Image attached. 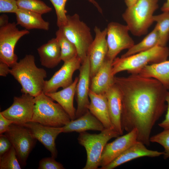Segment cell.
I'll return each mask as SVG.
<instances>
[{
  "label": "cell",
  "instance_id": "obj_33",
  "mask_svg": "<svg viewBox=\"0 0 169 169\" xmlns=\"http://www.w3.org/2000/svg\"><path fill=\"white\" fill-rule=\"evenodd\" d=\"M55 158L51 157H46L42 159L39 162V169H64L63 165L57 161Z\"/></svg>",
  "mask_w": 169,
  "mask_h": 169
},
{
  "label": "cell",
  "instance_id": "obj_17",
  "mask_svg": "<svg viewBox=\"0 0 169 169\" xmlns=\"http://www.w3.org/2000/svg\"><path fill=\"white\" fill-rule=\"evenodd\" d=\"M145 144L137 141L113 161L100 169H113L134 159L142 157H156L164 154L160 152L147 149Z\"/></svg>",
  "mask_w": 169,
  "mask_h": 169
},
{
  "label": "cell",
  "instance_id": "obj_32",
  "mask_svg": "<svg viewBox=\"0 0 169 169\" xmlns=\"http://www.w3.org/2000/svg\"><path fill=\"white\" fill-rule=\"evenodd\" d=\"M150 141L161 145L164 149V158H169V129H164L162 132L150 137Z\"/></svg>",
  "mask_w": 169,
  "mask_h": 169
},
{
  "label": "cell",
  "instance_id": "obj_29",
  "mask_svg": "<svg viewBox=\"0 0 169 169\" xmlns=\"http://www.w3.org/2000/svg\"><path fill=\"white\" fill-rule=\"evenodd\" d=\"M68 0H49L55 11L57 17V25L59 28L65 25L67 21V11L65 6ZM92 3L100 13H102V9L95 0H87Z\"/></svg>",
  "mask_w": 169,
  "mask_h": 169
},
{
  "label": "cell",
  "instance_id": "obj_4",
  "mask_svg": "<svg viewBox=\"0 0 169 169\" xmlns=\"http://www.w3.org/2000/svg\"><path fill=\"white\" fill-rule=\"evenodd\" d=\"M158 8V0H138L122 14L129 31L140 37L146 34L154 22V13Z\"/></svg>",
  "mask_w": 169,
  "mask_h": 169
},
{
  "label": "cell",
  "instance_id": "obj_1",
  "mask_svg": "<svg viewBox=\"0 0 169 169\" xmlns=\"http://www.w3.org/2000/svg\"><path fill=\"white\" fill-rule=\"evenodd\" d=\"M114 82L121 96L123 131L136 129L137 141L149 146L151 130L166 110L168 90L157 80L138 74L115 76Z\"/></svg>",
  "mask_w": 169,
  "mask_h": 169
},
{
  "label": "cell",
  "instance_id": "obj_13",
  "mask_svg": "<svg viewBox=\"0 0 169 169\" xmlns=\"http://www.w3.org/2000/svg\"><path fill=\"white\" fill-rule=\"evenodd\" d=\"M90 64L89 56L81 64L79 70L75 95L77 106L76 117L78 118L88 110L90 102L89 94L91 81Z\"/></svg>",
  "mask_w": 169,
  "mask_h": 169
},
{
  "label": "cell",
  "instance_id": "obj_28",
  "mask_svg": "<svg viewBox=\"0 0 169 169\" xmlns=\"http://www.w3.org/2000/svg\"><path fill=\"white\" fill-rule=\"evenodd\" d=\"M154 22H156L159 36V45L166 46L169 39V11L163 12L161 14L154 15Z\"/></svg>",
  "mask_w": 169,
  "mask_h": 169
},
{
  "label": "cell",
  "instance_id": "obj_15",
  "mask_svg": "<svg viewBox=\"0 0 169 169\" xmlns=\"http://www.w3.org/2000/svg\"><path fill=\"white\" fill-rule=\"evenodd\" d=\"M137 130L134 129L126 134L119 136L112 142L107 143L101 154L100 169L110 163L137 141Z\"/></svg>",
  "mask_w": 169,
  "mask_h": 169
},
{
  "label": "cell",
  "instance_id": "obj_39",
  "mask_svg": "<svg viewBox=\"0 0 169 169\" xmlns=\"http://www.w3.org/2000/svg\"><path fill=\"white\" fill-rule=\"evenodd\" d=\"M8 16L5 14L0 16V27L4 26L9 23Z\"/></svg>",
  "mask_w": 169,
  "mask_h": 169
},
{
  "label": "cell",
  "instance_id": "obj_25",
  "mask_svg": "<svg viewBox=\"0 0 169 169\" xmlns=\"http://www.w3.org/2000/svg\"><path fill=\"white\" fill-rule=\"evenodd\" d=\"M137 74L145 77L155 79L169 90V60L148 65Z\"/></svg>",
  "mask_w": 169,
  "mask_h": 169
},
{
  "label": "cell",
  "instance_id": "obj_23",
  "mask_svg": "<svg viewBox=\"0 0 169 169\" xmlns=\"http://www.w3.org/2000/svg\"><path fill=\"white\" fill-rule=\"evenodd\" d=\"M37 51L41 65L47 68H54L61 60L60 47L56 38L40 46Z\"/></svg>",
  "mask_w": 169,
  "mask_h": 169
},
{
  "label": "cell",
  "instance_id": "obj_31",
  "mask_svg": "<svg viewBox=\"0 0 169 169\" xmlns=\"http://www.w3.org/2000/svg\"><path fill=\"white\" fill-rule=\"evenodd\" d=\"M21 168L16 151L13 146L8 151L0 156V169Z\"/></svg>",
  "mask_w": 169,
  "mask_h": 169
},
{
  "label": "cell",
  "instance_id": "obj_21",
  "mask_svg": "<svg viewBox=\"0 0 169 169\" xmlns=\"http://www.w3.org/2000/svg\"><path fill=\"white\" fill-rule=\"evenodd\" d=\"M63 133L81 132L88 130L103 131L105 128L102 123L88 110L80 117L62 127Z\"/></svg>",
  "mask_w": 169,
  "mask_h": 169
},
{
  "label": "cell",
  "instance_id": "obj_7",
  "mask_svg": "<svg viewBox=\"0 0 169 169\" xmlns=\"http://www.w3.org/2000/svg\"><path fill=\"white\" fill-rule=\"evenodd\" d=\"M60 28L66 37L75 46L78 56L82 64L87 57L94 40L90 28L80 20L77 13L67 15L66 24Z\"/></svg>",
  "mask_w": 169,
  "mask_h": 169
},
{
  "label": "cell",
  "instance_id": "obj_36",
  "mask_svg": "<svg viewBox=\"0 0 169 169\" xmlns=\"http://www.w3.org/2000/svg\"><path fill=\"white\" fill-rule=\"evenodd\" d=\"M167 105V112L165 119L158 124L159 126L164 129H169V92L168 91L166 98Z\"/></svg>",
  "mask_w": 169,
  "mask_h": 169
},
{
  "label": "cell",
  "instance_id": "obj_30",
  "mask_svg": "<svg viewBox=\"0 0 169 169\" xmlns=\"http://www.w3.org/2000/svg\"><path fill=\"white\" fill-rule=\"evenodd\" d=\"M19 8L23 9L41 15L52 11V8L40 0H16Z\"/></svg>",
  "mask_w": 169,
  "mask_h": 169
},
{
  "label": "cell",
  "instance_id": "obj_34",
  "mask_svg": "<svg viewBox=\"0 0 169 169\" xmlns=\"http://www.w3.org/2000/svg\"><path fill=\"white\" fill-rule=\"evenodd\" d=\"M16 0H0L1 13H15L18 9Z\"/></svg>",
  "mask_w": 169,
  "mask_h": 169
},
{
  "label": "cell",
  "instance_id": "obj_14",
  "mask_svg": "<svg viewBox=\"0 0 169 169\" xmlns=\"http://www.w3.org/2000/svg\"><path fill=\"white\" fill-rule=\"evenodd\" d=\"M94 31L95 37L88 55L90 64L91 79L95 75L104 62L108 49L106 28L101 30L97 26H95Z\"/></svg>",
  "mask_w": 169,
  "mask_h": 169
},
{
  "label": "cell",
  "instance_id": "obj_11",
  "mask_svg": "<svg viewBox=\"0 0 169 169\" xmlns=\"http://www.w3.org/2000/svg\"><path fill=\"white\" fill-rule=\"evenodd\" d=\"M34 98L33 96L25 94H23L20 96H15L12 104L0 113L13 123L23 125L32 120Z\"/></svg>",
  "mask_w": 169,
  "mask_h": 169
},
{
  "label": "cell",
  "instance_id": "obj_35",
  "mask_svg": "<svg viewBox=\"0 0 169 169\" xmlns=\"http://www.w3.org/2000/svg\"><path fill=\"white\" fill-rule=\"evenodd\" d=\"M12 145L8 137L4 134L0 136V156L8 151Z\"/></svg>",
  "mask_w": 169,
  "mask_h": 169
},
{
  "label": "cell",
  "instance_id": "obj_40",
  "mask_svg": "<svg viewBox=\"0 0 169 169\" xmlns=\"http://www.w3.org/2000/svg\"><path fill=\"white\" fill-rule=\"evenodd\" d=\"M162 12L169 11V0H166L163 4L161 8Z\"/></svg>",
  "mask_w": 169,
  "mask_h": 169
},
{
  "label": "cell",
  "instance_id": "obj_16",
  "mask_svg": "<svg viewBox=\"0 0 169 169\" xmlns=\"http://www.w3.org/2000/svg\"><path fill=\"white\" fill-rule=\"evenodd\" d=\"M22 125L30 130L34 137L50 152L51 156L55 158H57L58 151L55 140L58 136L63 133L62 127L49 126L32 121Z\"/></svg>",
  "mask_w": 169,
  "mask_h": 169
},
{
  "label": "cell",
  "instance_id": "obj_10",
  "mask_svg": "<svg viewBox=\"0 0 169 169\" xmlns=\"http://www.w3.org/2000/svg\"><path fill=\"white\" fill-rule=\"evenodd\" d=\"M106 28L108 49L106 59L113 61L121 51L129 49L135 44L129 34L130 31L126 25L111 22Z\"/></svg>",
  "mask_w": 169,
  "mask_h": 169
},
{
  "label": "cell",
  "instance_id": "obj_12",
  "mask_svg": "<svg viewBox=\"0 0 169 169\" xmlns=\"http://www.w3.org/2000/svg\"><path fill=\"white\" fill-rule=\"evenodd\" d=\"M81 64V59L78 56L64 62L50 79L45 81L43 92L45 94L54 92L60 88L63 89L70 85L73 82L74 73L79 70Z\"/></svg>",
  "mask_w": 169,
  "mask_h": 169
},
{
  "label": "cell",
  "instance_id": "obj_20",
  "mask_svg": "<svg viewBox=\"0 0 169 169\" xmlns=\"http://www.w3.org/2000/svg\"><path fill=\"white\" fill-rule=\"evenodd\" d=\"M89 96L90 101L88 106V110L102 123L105 129H114L110 119L105 95L97 94L90 90Z\"/></svg>",
  "mask_w": 169,
  "mask_h": 169
},
{
  "label": "cell",
  "instance_id": "obj_18",
  "mask_svg": "<svg viewBox=\"0 0 169 169\" xmlns=\"http://www.w3.org/2000/svg\"><path fill=\"white\" fill-rule=\"evenodd\" d=\"M110 121L113 129L120 135L123 134L121 124L122 98L120 90L115 83L105 94Z\"/></svg>",
  "mask_w": 169,
  "mask_h": 169
},
{
  "label": "cell",
  "instance_id": "obj_41",
  "mask_svg": "<svg viewBox=\"0 0 169 169\" xmlns=\"http://www.w3.org/2000/svg\"><path fill=\"white\" fill-rule=\"evenodd\" d=\"M138 0H125V2L127 8H129L133 5Z\"/></svg>",
  "mask_w": 169,
  "mask_h": 169
},
{
  "label": "cell",
  "instance_id": "obj_37",
  "mask_svg": "<svg viewBox=\"0 0 169 169\" xmlns=\"http://www.w3.org/2000/svg\"><path fill=\"white\" fill-rule=\"evenodd\" d=\"M13 122L8 119L0 112V134H3L6 132Z\"/></svg>",
  "mask_w": 169,
  "mask_h": 169
},
{
  "label": "cell",
  "instance_id": "obj_5",
  "mask_svg": "<svg viewBox=\"0 0 169 169\" xmlns=\"http://www.w3.org/2000/svg\"><path fill=\"white\" fill-rule=\"evenodd\" d=\"M33 113L31 121L54 127H62L71 120L62 107L43 92L34 97Z\"/></svg>",
  "mask_w": 169,
  "mask_h": 169
},
{
  "label": "cell",
  "instance_id": "obj_27",
  "mask_svg": "<svg viewBox=\"0 0 169 169\" xmlns=\"http://www.w3.org/2000/svg\"><path fill=\"white\" fill-rule=\"evenodd\" d=\"M55 34L60 47L61 60L64 62L78 56L75 46L66 37L61 28H59Z\"/></svg>",
  "mask_w": 169,
  "mask_h": 169
},
{
  "label": "cell",
  "instance_id": "obj_3",
  "mask_svg": "<svg viewBox=\"0 0 169 169\" xmlns=\"http://www.w3.org/2000/svg\"><path fill=\"white\" fill-rule=\"evenodd\" d=\"M169 49L166 46H156L150 49L125 57L116 58L112 63L114 76L124 71L137 74L146 66L161 62L167 59Z\"/></svg>",
  "mask_w": 169,
  "mask_h": 169
},
{
  "label": "cell",
  "instance_id": "obj_38",
  "mask_svg": "<svg viewBox=\"0 0 169 169\" xmlns=\"http://www.w3.org/2000/svg\"><path fill=\"white\" fill-rule=\"evenodd\" d=\"M10 67L7 64L0 62V75L3 77H6L10 74Z\"/></svg>",
  "mask_w": 169,
  "mask_h": 169
},
{
  "label": "cell",
  "instance_id": "obj_22",
  "mask_svg": "<svg viewBox=\"0 0 169 169\" xmlns=\"http://www.w3.org/2000/svg\"><path fill=\"white\" fill-rule=\"evenodd\" d=\"M78 79V77H76L71 84L60 91L45 94L59 103L71 120L76 119V110L74 107L73 101Z\"/></svg>",
  "mask_w": 169,
  "mask_h": 169
},
{
  "label": "cell",
  "instance_id": "obj_2",
  "mask_svg": "<svg viewBox=\"0 0 169 169\" xmlns=\"http://www.w3.org/2000/svg\"><path fill=\"white\" fill-rule=\"evenodd\" d=\"M11 68L10 74L20 84L23 94L35 97L43 92L47 73L36 65L33 55H26Z\"/></svg>",
  "mask_w": 169,
  "mask_h": 169
},
{
  "label": "cell",
  "instance_id": "obj_24",
  "mask_svg": "<svg viewBox=\"0 0 169 169\" xmlns=\"http://www.w3.org/2000/svg\"><path fill=\"white\" fill-rule=\"evenodd\" d=\"M16 24L28 30L39 29L48 30L49 23L44 20L41 14L34 12L19 8L15 13Z\"/></svg>",
  "mask_w": 169,
  "mask_h": 169
},
{
  "label": "cell",
  "instance_id": "obj_9",
  "mask_svg": "<svg viewBox=\"0 0 169 169\" xmlns=\"http://www.w3.org/2000/svg\"><path fill=\"white\" fill-rule=\"evenodd\" d=\"M14 148L20 164L25 166L36 139L30 130L23 125L12 124L4 133Z\"/></svg>",
  "mask_w": 169,
  "mask_h": 169
},
{
  "label": "cell",
  "instance_id": "obj_19",
  "mask_svg": "<svg viewBox=\"0 0 169 169\" xmlns=\"http://www.w3.org/2000/svg\"><path fill=\"white\" fill-rule=\"evenodd\" d=\"M113 61L105 59L95 75L91 79L90 90L98 94L104 95L115 84L112 73Z\"/></svg>",
  "mask_w": 169,
  "mask_h": 169
},
{
  "label": "cell",
  "instance_id": "obj_6",
  "mask_svg": "<svg viewBox=\"0 0 169 169\" xmlns=\"http://www.w3.org/2000/svg\"><path fill=\"white\" fill-rule=\"evenodd\" d=\"M119 135L114 129L105 128L98 134H91L86 131L79 133L78 142L84 147L87 154L86 163L83 169H98L105 145L110 139Z\"/></svg>",
  "mask_w": 169,
  "mask_h": 169
},
{
  "label": "cell",
  "instance_id": "obj_26",
  "mask_svg": "<svg viewBox=\"0 0 169 169\" xmlns=\"http://www.w3.org/2000/svg\"><path fill=\"white\" fill-rule=\"evenodd\" d=\"M159 45V38L157 29L155 26L153 30L140 42L135 44L121 57H128L151 49Z\"/></svg>",
  "mask_w": 169,
  "mask_h": 169
},
{
  "label": "cell",
  "instance_id": "obj_8",
  "mask_svg": "<svg viewBox=\"0 0 169 169\" xmlns=\"http://www.w3.org/2000/svg\"><path fill=\"white\" fill-rule=\"evenodd\" d=\"M15 22L9 23L0 27V62L12 67L17 62L18 58L14 53L17 42L23 36L29 33L28 30H19Z\"/></svg>",
  "mask_w": 169,
  "mask_h": 169
}]
</instances>
